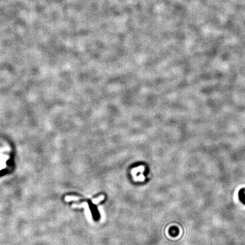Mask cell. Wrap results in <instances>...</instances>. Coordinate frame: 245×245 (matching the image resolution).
Instances as JSON below:
<instances>
[{
  "mask_svg": "<svg viewBox=\"0 0 245 245\" xmlns=\"http://www.w3.org/2000/svg\"><path fill=\"white\" fill-rule=\"evenodd\" d=\"M238 196H239L240 201L243 204H245V190L242 188L240 190L238 193Z\"/></svg>",
  "mask_w": 245,
  "mask_h": 245,
  "instance_id": "cell-1",
  "label": "cell"
},
{
  "mask_svg": "<svg viewBox=\"0 0 245 245\" xmlns=\"http://www.w3.org/2000/svg\"><path fill=\"white\" fill-rule=\"evenodd\" d=\"M104 198L103 196H101L100 197H99L98 199H94L93 202V203H98L99 201H101V200H102V199Z\"/></svg>",
  "mask_w": 245,
  "mask_h": 245,
  "instance_id": "cell-2",
  "label": "cell"
}]
</instances>
